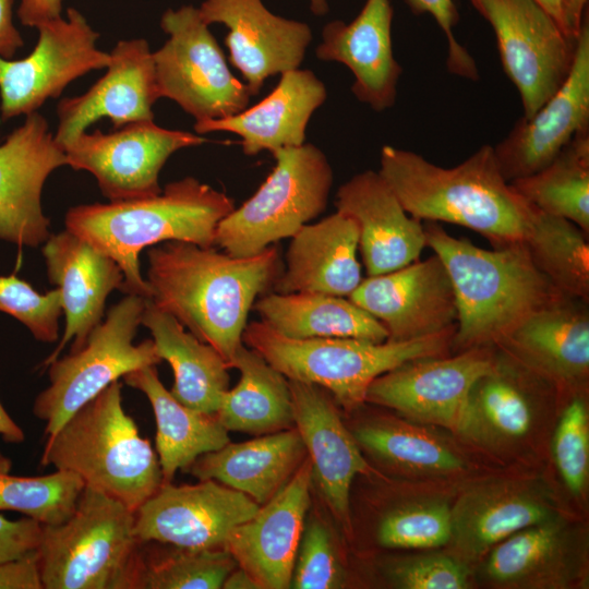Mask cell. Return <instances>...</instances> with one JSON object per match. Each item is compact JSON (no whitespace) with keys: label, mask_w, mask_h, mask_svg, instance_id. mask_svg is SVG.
I'll return each mask as SVG.
<instances>
[{"label":"cell","mask_w":589,"mask_h":589,"mask_svg":"<svg viewBox=\"0 0 589 589\" xmlns=\"http://www.w3.org/2000/svg\"><path fill=\"white\" fill-rule=\"evenodd\" d=\"M149 300L212 346L228 368L256 298L279 276V250L238 257L184 241L147 251Z\"/></svg>","instance_id":"1"},{"label":"cell","mask_w":589,"mask_h":589,"mask_svg":"<svg viewBox=\"0 0 589 589\" xmlns=\"http://www.w3.org/2000/svg\"><path fill=\"white\" fill-rule=\"evenodd\" d=\"M378 173L414 218L466 227L493 248L526 240L534 207L504 178L492 145L452 168L385 145Z\"/></svg>","instance_id":"2"},{"label":"cell","mask_w":589,"mask_h":589,"mask_svg":"<svg viewBox=\"0 0 589 589\" xmlns=\"http://www.w3.org/2000/svg\"><path fill=\"white\" fill-rule=\"evenodd\" d=\"M424 231L455 292L456 353L496 347L527 317L564 296L534 266L525 242L486 250L450 236L437 223L429 221Z\"/></svg>","instance_id":"3"},{"label":"cell","mask_w":589,"mask_h":589,"mask_svg":"<svg viewBox=\"0 0 589 589\" xmlns=\"http://www.w3.org/2000/svg\"><path fill=\"white\" fill-rule=\"evenodd\" d=\"M235 208L226 193L193 177L170 182L154 196L71 207L65 229L111 257L123 277V293L151 298L140 253L165 241L214 247L218 224Z\"/></svg>","instance_id":"4"},{"label":"cell","mask_w":589,"mask_h":589,"mask_svg":"<svg viewBox=\"0 0 589 589\" xmlns=\"http://www.w3.org/2000/svg\"><path fill=\"white\" fill-rule=\"evenodd\" d=\"M112 382L47 436L40 465L77 474L135 512L161 485L157 453L124 411Z\"/></svg>","instance_id":"5"},{"label":"cell","mask_w":589,"mask_h":589,"mask_svg":"<svg viewBox=\"0 0 589 589\" xmlns=\"http://www.w3.org/2000/svg\"><path fill=\"white\" fill-rule=\"evenodd\" d=\"M455 329L407 341L373 342L357 338L286 337L264 322L247 324L242 342L259 352L287 380L315 384L352 411L365 402L370 384L405 362L447 356Z\"/></svg>","instance_id":"6"},{"label":"cell","mask_w":589,"mask_h":589,"mask_svg":"<svg viewBox=\"0 0 589 589\" xmlns=\"http://www.w3.org/2000/svg\"><path fill=\"white\" fill-rule=\"evenodd\" d=\"M139 545L135 512L85 485L65 521L43 525L44 589H134Z\"/></svg>","instance_id":"7"},{"label":"cell","mask_w":589,"mask_h":589,"mask_svg":"<svg viewBox=\"0 0 589 589\" xmlns=\"http://www.w3.org/2000/svg\"><path fill=\"white\" fill-rule=\"evenodd\" d=\"M276 165L257 191L218 224L214 245L247 257L291 238L322 214L333 185V169L315 145L303 143L273 153Z\"/></svg>","instance_id":"8"},{"label":"cell","mask_w":589,"mask_h":589,"mask_svg":"<svg viewBox=\"0 0 589 589\" xmlns=\"http://www.w3.org/2000/svg\"><path fill=\"white\" fill-rule=\"evenodd\" d=\"M145 303L141 296L125 294L92 330L83 348L46 368L50 384L37 395L33 413L45 422L47 435L112 382L161 361L152 339L133 344Z\"/></svg>","instance_id":"9"},{"label":"cell","mask_w":589,"mask_h":589,"mask_svg":"<svg viewBox=\"0 0 589 589\" xmlns=\"http://www.w3.org/2000/svg\"><path fill=\"white\" fill-rule=\"evenodd\" d=\"M208 26L199 8L168 9L160 27L169 37L153 52L159 98L176 101L195 121L236 115L252 96L231 73Z\"/></svg>","instance_id":"10"},{"label":"cell","mask_w":589,"mask_h":589,"mask_svg":"<svg viewBox=\"0 0 589 589\" xmlns=\"http://www.w3.org/2000/svg\"><path fill=\"white\" fill-rule=\"evenodd\" d=\"M491 25L505 74L516 86L528 119L561 87L570 71L576 40L533 0H469Z\"/></svg>","instance_id":"11"},{"label":"cell","mask_w":589,"mask_h":589,"mask_svg":"<svg viewBox=\"0 0 589 589\" xmlns=\"http://www.w3.org/2000/svg\"><path fill=\"white\" fill-rule=\"evenodd\" d=\"M36 28L38 40L28 56L20 60L0 57L2 120L37 111L72 81L109 64L110 53L96 46L99 34L74 8L68 9L67 19L59 16Z\"/></svg>","instance_id":"12"},{"label":"cell","mask_w":589,"mask_h":589,"mask_svg":"<svg viewBox=\"0 0 589 589\" xmlns=\"http://www.w3.org/2000/svg\"><path fill=\"white\" fill-rule=\"evenodd\" d=\"M205 142L200 134L165 129L147 120L109 133L85 131L63 152L67 166L92 173L109 201H125L159 194V172L167 159L181 148Z\"/></svg>","instance_id":"13"},{"label":"cell","mask_w":589,"mask_h":589,"mask_svg":"<svg viewBox=\"0 0 589 589\" xmlns=\"http://www.w3.org/2000/svg\"><path fill=\"white\" fill-rule=\"evenodd\" d=\"M495 356L496 347H479L405 362L376 377L365 401L459 433L471 388L492 369Z\"/></svg>","instance_id":"14"},{"label":"cell","mask_w":589,"mask_h":589,"mask_svg":"<svg viewBox=\"0 0 589 589\" xmlns=\"http://www.w3.org/2000/svg\"><path fill=\"white\" fill-rule=\"evenodd\" d=\"M259 507L244 493L214 480L161 483L135 510V534L140 541L188 549H225L231 530Z\"/></svg>","instance_id":"15"},{"label":"cell","mask_w":589,"mask_h":589,"mask_svg":"<svg viewBox=\"0 0 589 589\" xmlns=\"http://www.w3.org/2000/svg\"><path fill=\"white\" fill-rule=\"evenodd\" d=\"M348 299L374 316L390 341L419 339L457 325L453 285L436 254L368 276Z\"/></svg>","instance_id":"16"},{"label":"cell","mask_w":589,"mask_h":589,"mask_svg":"<svg viewBox=\"0 0 589 589\" xmlns=\"http://www.w3.org/2000/svg\"><path fill=\"white\" fill-rule=\"evenodd\" d=\"M67 165L46 119L37 111L0 142V239L37 247L50 236L41 207L49 175Z\"/></svg>","instance_id":"17"},{"label":"cell","mask_w":589,"mask_h":589,"mask_svg":"<svg viewBox=\"0 0 589 589\" xmlns=\"http://www.w3.org/2000/svg\"><path fill=\"white\" fill-rule=\"evenodd\" d=\"M586 128H589L588 15L577 36L573 64L564 83L534 115L518 119L493 146L502 175L510 182L540 171Z\"/></svg>","instance_id":"18"},{"label":"cell","mask_w":589,"mask_h":589,"mask_svg":"<svg viewBox=\"0 0 589 589\" xmlns=\"http://www.w3.org/2000/svg\"><path fill=\"white\" fill-rule=\"evenodd\" d=\"M313 480L306 456L292 478L253 517L233 528L228 550L260 589L289 588Z\"/></svg>","instance_id":"19"},{"label":"cell","mask_w":589,"mask_h":589,"mask_svg":"<svg viewBox=\"0 0 589 589\" xmlns=\"http://www.w3.org/2000/svg\"><path fill=\"white\" fill-rule=\"evenodd\" d=\"M199 11L207 25L219 23L229 29V61L252 96L267 77L298 69L312 40L306 23L272 13L262 0H205Z\"/></svg>","instance_id":"20"},{"label":"cell","mask_w":589,"mask_h":589,"mask_svg":"<svg viewBox=\"0 0 589 589\" xmlns=\"http://www.w3.org/2000/svg\"><path fill=\"white\" fill-rule=\"evenodd\" d=\"M106 73L84 94L67 97L57 106V144L63 149L103 118L119 129L128 123L154 120L159 99L153 51L143 38L119 40L111 50Z\"/></svg>","instance_id":"21"},{"label":"cell","mask_w":589,"mask_h":589,"mask_svg":"<svg viewBox=\"0 0 589 589\" xmlns=\"http://www.w3.org/2000/svg\"><path fill=\"white\" fill-rule=\"evenodd\" d=\"M43 255L49 281L60 291L65 317L63 335L43 363L47 368L69 342L70 352L84 347L103 321L109 293L123 291L124 277L111 257L68 229L48 237Z\"/></svg>","instance_id":"22"},{"label":"cell","mask_w":589,"mask_h":589,"mask_svg":"<svg viewBox=\"0 0 589 589\" xmlns=\"http://www.w3.org/2000/svg\"><path fill=\"white\" fill-rule=\"evenodd\" d=\"M293 425L312 462L313 479L333 515L350 528L353 478L370 471L353 434L342 423L334 397L315 384L288 380Z\"/></svg>","instance_id":"23"},{"label":"cell","mask_w":589,"mask_h":589,"mask_svg":"<svg viewBox=\"0 0 589 589\" xmlns=\"http://www.w3.org/2000/svg\"><path fill=\"white\" fill-rule=\"evenodd\" d=\"M337 212L351 217L368 276L401 268L426 247L422 220L409 215L378 171L354 175L336 193Z\"/></svg>","instance_id":"24"},{"label":"cell","mask_w":589,"mask_h":589,"mask_svg":"<svg viewBox=\"0 0 589 589\" xmlns=\"http://www.w3.org/2000/svg\"><path fill=\"white\" fill-rule=\"evenodd\" d=\"M393 17L389 0H365L351 22H328L315 49L320 60L339 62L351 71L352 94L375 111L394 106L402 72L393 51Z\"/></svg>","instance_id":"25"},{"label":"cell","mask_w":589,"mask_h":589,"mask_svg":"<svg viewBox=\"0 0 589 589\" xmlns=\"http://www.w3.org/2000/svg\"><path fill=\"white\" fill-rule=\"evenodd\" d=\"M496 348L556 387L585 385L589 373L588 302L563 296L527 317Z\"/></svg>","instance_id":"26"},{"label":"cell","mask_w":589,"mask_h":589,"mask_svg":"<svg viewBox=\"0 0 589 589\" xmlns=\"http://www.w3.org/2000/svg\"><path fill=\"white\" fill-rule=\"evenodd\" d=\"M324 83L308 69L280 74L275 88L250 108L221 119L195 121L196 134L230 132L241 137L242 151L254 156L280 148L300 146L314 111L324 104Z\"/></svg>","instance_id":"27"},{"label":"cell","mask_w":589,"mask_h":589,"mask_svg":"<svg viewBox=\"0 0 589 589\" xmlns=\"http://www.w3.org/2000/svg\"><path fill=\"white\" fill-rule=\"evenodd\" d=\"M358 250V227L348 215L336 212L306 224L291 237L286 269L276 278L275 291L348 298L362 280Z\"/></svg>","instance_id":"28"},{"label":"cell","mask_w":589,"mask_h":589,"mask_svg":"<svg viewBox=\"0 0 589 589\" xmlns=\"http://www.w3.org/2000/svg\"><path fill=\"white\" fill-rule=\"evenodd\" d=\"M452 510V542L459 561H473L514 532L557 515L540 491L515 481L467 490Z\"/></svg>","instance_id":"29"},{"label":"cell","mask_w":589,"mask_h":589,"mask_svg":"<svg viewBox=\"0 0 589 589\" xmlns=\"http://www.w3.org/2000/svg\"><path fill=\"white\" fill-rule=\"evenodd\" d=\"M308 453L296 428L235 443L196 458L185 470L244 493L260 506L292 478Z\"/></svg>","instance_id":"30"},{"label":"cell","mask_w":589,"mask_h":589,"mask_svg":"<svg viewBox=\"0 0 589 589\" xmlns=\"http://www.w3.org/2000/svg\"><path fill=\"white\" fill-rule=\"evenodd\" d=\"M546 380L496 348L492 369L472 386L460 434L512 443L532 429L537 393Z\"/></svg>","instance_id":"31"},{"label":"cell","mask_w":589,"mask_h":589,"mask_svg":"<svg viewBox=\"0 0 589 589\" xmlns=\"http://www.w3.org/2000/svg\"><path fill=\"white\" fill-rule=\"evenodd\" d=\"M577 545L558 516L522 528L488 553L485 576L503 587L565 588L577 574Z\"/></svg>","instance_id":"32"},{"label":"cell","mask_w":589,"mask_h":589,"mask_svg":"<svg viewBox=\"0 0 589 589\" xmlns=\"http://www.w3.org/2000/svg\"><path fill=\"white\" fill-rule=\"evenodd\" d=\"M141 324L151 332L159 358L173 371L171 395L194 410L216 413L224 393L229 389V368L221 356L149 299Z\"/></svg>","instance_id":"33"},{"label":"cell","mask_w":589,"mask_h":589,"mask_svg":"<svg viewBox=\"0 0 589 589\" xmlns=\"http://www.w3.org/2000/svg\"><path fill=\"white\" fill-rule=\"evenodd\" d=\"M122 378L142 392L152 406L163 483L171 482L178 470L185 471L200 456L230 442L228 431L215 413L194 410L171 395L160 382L156 365L137 369Z\"/></svg>","instance_id":"34"},{"label":"cell","mask_w":589,"mask_h":589,"mask_svg":"<svg viewBox=\"0 0 589 589\" xmlns=\"http://www.w3.org/2000/svg\"><path fill=\"white\" fill-rule=\"evenodd\" d=\"M253 305L262 322L290 338L339 337L383 342L388 336L374 316L344 297L275 292L263 296Z\"/></svg>","instance_id":"35"},{"label":"cell","mask_w":589,"mask_h":589,"mask_svg":"<svg viewBox=\"0 0 589 589\" xmlns=\"http://www.w3.org/2000/svg\"><path fill=\"white\" fill-rule=\"evenodd\" d=\"M229 368L239 370L240 380L224 393L215 413L228 432L264 435L292 428L291 394L285 375L243 345Z\"/></svg>","instance_id":"36"},{"label":"cell","mask_w":589,"mask_h":589,"mask_svg":"<svg viewBox=\"0 0 589 589\" xmlns=\"http://www.w3.org/2000/svg\"><path fill=\"white\" fill-rule=\"evenodd\" d=\"M510 184L533 207L589 235V128L578 132L546 167Z\"/></svg>","instance_id":"37"},{"label":"cell","mask_w":589,"mask_h":589,"mask_svg":"<svg viewBox=\"0 0 589 589\" xmlns=\"http://www.w3.org/2000/svg\"><path fill=\"white\" fill-rule=\"evenodd\" d=\"M589 235L534 207L525 240L538 271L564 296L589 302Z\"/></svg>","instance_id":"38"},{"label":"cell","mask_w":589,"mask_h":589,"mask_svg":"<svg viewBox=\"0 0 589 589\" xmlns=\"http://www.w3.org/2000/svg\"><path fill=\"white\" fill-rule=\"evenodd\" d=\"M166 546L140 541L134 589H219L238 566L226 549Z\"/></svg>","instance_id":"39"},{"label":"cell","mask_w":589,"mask_h":589,"mask_svg":"<svg viewBox=\"0 0 589 589\" xmlns=\"http://www.w3.org/2000/svg\"><path fill=\"white\" fill-rule=\"evenodd\" d=\"M352 434L374 458L401 470L444 474L464 467L461 458L446 444L407 422L375 419L358 425Z\"/></svg>","instance_id":"40"},{"label":"cell","mask_w":589,"mask_h":589,"mask_svg":"<svg viewBox=\"0 0 589 589\" xmlns=\"http://www.w3.org/2000/svg\"><path fill=\"white\" fill-rule=\"evenodd\" d=\"M12 461L0 452V510L22 513L41 525L65 521L85 486L75 473L58 470L37 477L10 473Z\"/></svg>","instance_id":"41"},{"label":"cell","mask_w":589,"mask_h":589,"mask_svg":"<svg viewBox=\"0 0 589 589\" xmlns=\"http://www.w3.org/2000/svg\"><path fill=\"white\" fill-rule=\"evenodd\" d=\"M450 536L452 510L441 502L395 509L377 530L378 542L395 549H434L448 543Z\"/></svg>","instance_id":"42"},{"label":"cell","mask_w":589,"mask_h":589,"mask_svg":"<svg viewBox=\"0 0 589 589\" xmlns=\"http://www.w3.org/2000/svg\"><path fill=\"white\" fill-rule=\"evenodd\" d=\"M552 447L566 486L574 495H581L589 472V416L582 395H574L563 410Z\"/></svg>","instance_id":"43"},{"label":"cell","mask_w":589,"mask_h":589,"mask_svg":"<svg viewBox=\"0 0 589 589\" xmlns=\"http://www.w3.org/2000/svg\"><path fill=\"white\" fill-rule=\"evenodd\" d=\"M0 312L23 323L39 341L59 338L62 308L58 288L40 293L15 275L0 276Z\"/></svg>","instance_id":"44"},{"label":"cell","mask_w":589,"mask_h":589,"mask_svg":"<svg viewBox=\"0 0 589 589\" xmlns=\"http://www.w3.org/2000/svg\"><path fill=\"white\" fill-rule=\"evenodd\" d=\"M290 587L296 589H336L345 582L328 529L313 520L302 533Z\"/></svg>","instance_id":"45"},{"label":"cell","mask_w":589,"mask_h":589,"mask_svg":"<svg viewBox=\"0 0 589 589\" xmlns=\"http://www.w3.org/2000/svg\"><path fill=\"white\" fill-rule=\"evenodd\" d=\"M394 582L402 589H466L468 573L459 560L429 554L404 561L392 570Z\"/></svg>","instance_id":"46"},{"label":"cell","mask_w":589,"mask_h":589,"mask_svg":"<svg viewBox=\"0 0 589 589\" xmlns=\"http://www.w3.org/2000/svg\"><path fill=\"white\" fill-rule=\"evenodd\" d=\"M414 14H430L444 33L447 40L446 67L457 76L477 81V64L466 48L458 43L454 28L459 13L454 0H405Z\"/></svg>","instance_id":"47"},{"label":"cell","mask_w":589,"mask_h":589,"mask_svg":"<svg viewBox=\"0 0 589 589\" xmlns=\"http://www.w3.org/2000/svg\"><path fill=\"white\" fill-rule=\"evenodd\" d=\"M43 525L25 517L10 520L0 515V562L13 560L36 550L41 538Z\"/></svg>","instance_id":"48"},{"label":"cell","mask_w":589,"mask_h":589,"mask_svg":"<svg viewBox=\"0 0 589 589\" xmlns=\"http://www.w3.org/2000/svg\"><path fill=\"white\" fill-rule=\"evenodd\" d=\"M0 589H44L37 549L0 562Z\"/></svg>","instance_id":"49"},{"label":"cell","mask_w":589,"mask_h":589,"mask_svg":"<svg viewBox=\"0 0 589 589\" xmlns=\"http://www.w3.org/2000/svg\"><path fill=\"white\" fill-rule=\"evenodd\" d=\"M62 0H21L17 16L25 26L38 25L61 16Z\"/></svg>","instance_id":"50"},{"label":"cell","mask_w":589,"mask_h":589,"mask_svg":"<svg viewBox=\"0 0 589 589\" xmlns=\"http://www.w3.org/2000/svg\"><path fill=\"white\" fill-rule=\"evenodd\" d=\"M12 4L13 0H0V57L5 59H11L24 45L13 24Z\"/></svg>","instance_id":"51"},{"label":"cell","mask_w":589,"mask_h":589,"mask_svg":"<svg viewBox=\"0 0 589 589\" xmlns=\"http://www.w3.org/2000/svg\"><path fill=\"white\" fill-rule=\"evenodd\" d=\"M588 0H561L558 25L564 34L577 39L581 25L588 15Z\"/></svg>","instance_id":"52"},{"label":"cell","mask_w":589,"mask_h":589,"mask_svg":"<svg viewBox=\"0 0 589 589\" xmlns=\"http://www.w3.org/2000/svg\"><path fill=\"white\" fill-rule=\"evenodd\" d=\"M0 436L7 443L20 444L25 440L22 428L10 417L0 401Z\"/></svg>","instance_id":"53"},{"label":"cell","mask_w":589,"mask_h":589,"mask_svg":"<svg viewBox=\"0 0 589 589\" xmlns=\"http://www.w3.org/2000/svg\"><path fill=\"white\" fill-rule=\"evenodd\" d=\"M225 589H260L255 580L243 568L237 566L225 579Z\"/></svg>","instance_id":"54"},{"label":"cell","mask_w":589,"mask_h":589,"mask_svg":"<svg viewBox=\"0 0 589 589\" xmlns=\"http://www.w3.org/2000/svg\"><path fill=\"white\" fill-rule=\"evenodd\" d=\"M541 5L556 22L558 21V12L561 0H533ZM558 23V22H557Z\"/></svg>","instance_id":"55"},{"label":"cell","mask_w":589,"mask_h":589,"mask_svg":"<svg viewBox=\"0 0 589 589\" xmlns=\"http://www.w3.org/2000/svg\"><path fill=\"white\" fill-rule=\"evenodd\" d=\"M309 2H310V10L314 15H317V16L325 15L329 10L327 0H309Z\"/></svg>","instance_id":"56"}]
</instances>
